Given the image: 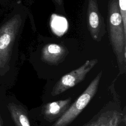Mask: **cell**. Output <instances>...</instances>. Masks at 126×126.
Masks as SVG:
<instances>
[{
	"label": "cell",
	"instance_id": "6",
	"mask_svg": "<svg viewBox=\"0 0 126 126\" xmlns=\"http://www.w3.org/2000/svg\"><path fill=\"white\" fill-rule=\"evenodd\" d=\"M67 53V50L64 46L56 43H50L42 48L41 59L45 63L57 65L64 60Z\"/></svg>",
	"mask_w": 126,
	"mask_h": 126
},
{
	"label": "cell",
	"instance_id": "7",
	"mask_svg": "<svg viewBox=\"0 0 126 126\" xmlns=\"http://www.w3.org/2000/svg\"><path fill=\"white\" fill-rule=\"evenodd\" d=\"M71 98H68L46 103L42 108L44 118L49 121H53L60 118L69 107Z\"/></svg>",
	"mask_w": 126,
	"mask_h": 126
},
{
	"label": "cell",
	"instance_id": "2",
	"mask_svg": "<svg viewBox=\"0 0 126 126\" xmlns=\"http://www.w3.org/2000/svg\"><path fill=\"white\" fill-rule=\"evenodd\" d=\"M108 30L110 42L116 56L121 74L126 71V33L117 0H111L108 4Z\"/></svg>",
	"mask_w": 126,
	"mask_h": 126
},
{
	"label": "cell",
	"instance_id": "9",
	"mask_svg": "<svg viewBox=\"0 0 126 126\" xmlns=\"http://www.w3.org/2000/svg\"><path fill=\"white\" fill-rule=\"evenodd\" d=\"M120 117L115 112L105 113L87 126H118Z\"/></svg>",
	"mask_w": 126,
	"mask_h": 126
},
{
	"label": "cell",
	"instance_id": "3",
	"mask_svg": "<svg viewBox=\"0 0 126 126\" xmlns=\"http://www.w3.org/2000/svg\"><path fill=\"white\" fill-rule=\"evenodd\" d=\"M102 74V71H100L84 92L52 126H67L75 120L96 94Z\"/></svg>",
	"mask_w": 126,
	"mask_h": 126
},
{
	"label": "cell",
	"instance_id": "5",
	"mask_svg": "<svg viewBox=\"0 0 126 126\" xmlns=\"http://www.w3.org/2000/svg\"><path fill=\"white\" fill-rule=\"evenodd\" d=\"M88 28L94 40L100 41L105 33V25L96 0H88L87 9Z\"/></svg>",
	"mask_w": 126,
	"mask_h": 126
},
{
	"label": "cell",
	"instance_id": "8",
	"mask_svg": "<svg viewBox=\"0 0 126 126\" xmlns=\"http://www.w3.org/2000/svg\"><path fill=\"white\" fill-rule=\"evenodd\" d=\"M7 107L16 126H31L27 112L23 107L14 103H8Z\"/></svg>",
	"mask_w": 126,
	"mask_h": 126
},
{
	"label": "cell",
	"instance_id": "1",
	"mask_svg": "<svg viewBox=\"0 0 126 126\" xmlns=\"http://www.w3.org/2000/svg\"><path fill=\"white\" fill-rule=\"evenodd\" d=\"M17 7L2 15L0 20V78L13 70L16 58L18 38L23 23L22 13Z\"/></svg>",
	"mask_w": 126,
	"mask_h": 126
},
{
	"label": "cell",
	"instance_id": "4",
	"mask_svg": "<svg viewBox=\"0 0 126 126\" xmlns=\"http://www.w3.org/2000/svg\"><path fill=\"white\" fill-rule=\"evenodd\" d=\"M97 62L96 59L87 60L79 67L63 76L54 85L51 92L52 95L60 94L82 81Z\"/></svg>",
	"mask_w": 126,
	"mask_h": 126
},
{
	"label": "cell",
	"instance_id": "12",
	"mask_svg": "<svg viewBox=\"0 0 126 126\" xmlns=\"http://www.w3.org/2000/svg\"><path fill=\"white\" fill-rule=\"evenodd\" d=\"M55 0L59 5H61L63 2V0Z\"/></svg>",
	"mask_w": 126,
	"mask_h": 126
},
{
	"label": "cell",
	"instance_id": "13",
	"mask_svg": "<svg viewBox=\"0 0 126 126\" xmlns=\"http://www.w3.org/2000/svg\"><path fill=\"white\" fill-rule=\"evenodd\" d=\"M0 126H2V122H1V119L0 116Z\"/></svg>",
	"mask_w": 126,
	"mask_h": 126
},
{
	"label": "cell",
	"instance_id": "11",
	"mask_svg": "<svg viewBox=\"0 0 126 126\" xmlns=\"http://www.w3.org/2000/svg\"><path fill=\"white\" fill-rule=\"evenodd\" d=\"M8 0H0V16L2 15L4 8L5 7Z\"/></svg>",
	"mask_w": 126,
	"mask_h": 126
},
{
	"label": "cell",
	"instance_id": "10",
	"mask_svg": "<svg viewBox=\"0 0 126 126\" xmlns=\"http://www.w3.org/2000/svg\"><path fill=\"white\" fill-rule=\"evenodd\" d=\"M118 6L124 26V31L126 33V0H119Z\"/></svg>",
	"mask_w": 126,
	"mask_h": 126
}]
</instances>
